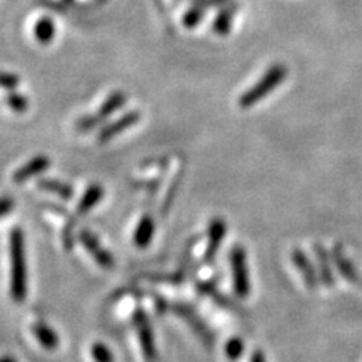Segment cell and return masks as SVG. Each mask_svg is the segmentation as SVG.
I'll use <instances>...</instances> for the list:
<instances>
[{
	"label": "cell",
	"instance_id": "11",
	"mask_svg": "<svg viewBox=\"0 0 362 362\" xmlns=\"http://www.w3.org/2000/svg\"><path fill=\"white\" fill-rule=\"evenodd\" d=\"M332 258H334L335 266H337L338 270H339V274L343 275V278H344L346 281L352 282V284H355V286L362 287V278H361V275L358 274V270H356V267L354 266V263L350 262V259L346 258V255H344V252H343L341 245H337V246L334 247Z\"/></svg>",
	"mask_w": 362,
	"mask_h": 362
},
{
	"label": "cell",
	"instance_id": "23",
	"mask_svg": "<svg viewBox=\"0 0 362 362\" xmlns=\"http://www.w3.org/2000/svg\"><path fill=\"white\" fill-rule=\"evenodd\" d=\"M20 85V77L14 73H0V88L14 90Z\"/></svg>",
	"mask_w": 362,
	"mask_h": 362
},
{
	"label": "cell",
	"instance_id": "5",
	"mask_svg": "<svg viewBox=\"0 0 362 362\" xmlns=\"http://www.w3.org/2000/svg\"><path fill=\"white\" fill-rule=\"evenodd\" d=\"M141 119V113L138 110H132L124 113L122 117H119L117 121H113L107 126H105L101 129V132L98 133V142L106 144L110 142L112 139H115L117 136H119L122 132H126L129 129H132L133 126L139 122Z\"/></svg>",
	"mask_w": 362,
	"mask_h": 362
},
{
	"label": "cell",
	"instance_id": "7",
	"mask_svg": "<svg viewBox=\"0 0 362 362\" xmlns=\"http://www.w3.org/2000/svg\"><path fill=\"white\" fill-rule=\"evenodd\" d=\"M52 160L47 156H35L32 157L28 163L20 166L17 171L13 174V180L16 185H23L29 181L30 178H35L44 174L50 168Z\"/></svg>",
	"mask_w": 362,
	"mask_h": 362
},
{
	"label": "cell",
	"instance_id": "20",
	"mask_svg": "<svg viewBox=\"0 0 362 362\" xmlns=\"http://www.w3.org/2000/svg\"><path fill=\"white\" fill-rule=\"evenodd\" d=\"M204 16H206V8H202L199 5H195L194 8H190L187 13L183 17V25L187 29H194L197 28L199 23L202 21Z\"/></svg>",
	"mask_w": 362,
	"mask_h": 362
},
{
	"label": "cell",
	"instance_id": "17",
	"mask_svg": "<svg viewBox=\"0 0 362 362\" xmlns=\"http://www.w3.org/2000/svg\"><path fill=\"white\" fill-rule=\"evenodd\" d=\"M54 35L56 26L53 18L50 17H41L35 23V26H33V37H35V40L42 45L50 44L54 40Z\"/></svg>",
	"mask_w": 362,
	"mask_h": 362
},
{
	"label": "cell",
	"instance_id": "10",
	"mask_svg": "<svg viewBox=\"0 0 362 362\" xmlns=\"http://www.w3.org/2000/svg\"><path fill=\"white\" fill-rule=\"evenodd\" d=\"M291 258H293L294 266H296V269L299 270V274L303 278L305 286H307L310 290H315L317 286H319V278H317L314 266L311 264L307 254H305L302 249L296 247V249H293Z\"/></svg>",
	"mask_w": 362,
	"mask_h": 362
},
{
	"label": "cell",
	"instance_id": "9",
	"mask_svg": "<svg viewBox=\"0 0 362 362\" xmlns=\"http://www.w3.org/2000/svg\"><path fill=\"white\" fill-rule=\"evenodd\" d=\"M225 234H226L225 221L221 218L213 219L209 225V245L206 247V254H204L206 263H211L214 257H216Z\"/></svg>",
	"mask_w": 362,
	"mask_h": 362
},
{
	"label": "cell",
	"instance_id": "6",
	"mask_svg": "<svg viewBox=\"0 0 362 362\" xmlns=\"http://www.w3.org/2000/svg\"><path fill=\"white\" fill-rule=\"evenodd\" d=\"M78 239H81L82 245L86 247V251L90 254L95 262L103 267V269H112L113 264H115V259H113L112 254L101 246L97 237L90 233L89 230H83L81 234H78Z\"/></svg>",
	"mask_w": 362,
	"mask_h": 362
},
{
	"label": "cell",
	"instance_id": "14",
	"mask_svg": "<svg viewBox=\"0 0 362 362\" xmlns=\"http://www.w3.org/2000/svg\"><path fill=\"white\" fill-rule=\"evenodd\" d=\"M38 187L44 192H49V194H53L58 198L64 201H70L74 197V189L64 183V181H59L56 178H41L38 181Z\"/></svg>",
	"mask_w": 362,
	"mask_h": 362
},
{
	"label": "cell",
	"instance_id": "18",
	"mask_svg": "<svg viewBox=\"0 0 362 362\" xmlns=\"http://www.w3.org/2000/svg\"><path fill=\"white\" fill-rule=\"evenodd\" d=\"M32 332L37 337L38 343L47 350H54L59 346V338L56 332L44 323H35L32 326Z\"/></svg>",
	"mask_w": 362,
	"mask_h": 362
},
{
	"label": "cell",
	"instance_id": "8",
	"mask_svg": "<svg viewBox=\"0 0 362 362\" xmlns=\"http://www.w3.org/2000/svg\"><path fill=\"white\" fill-rule=\"evenodd\" d=\"M134 323L136 327H138V335H139V341L142 346V352L145 359L148 362H154L156 359V346H154V338H153V331L148 319L144 313H138L134 317Z\"/></svg>",
	"mask_w": 362,
	"mask_h": 362
},
{
	"label": "cell",
	"instance_id": "16",
	"mask_svg": "<svg viewBox=\"0 0 362 362\" xmlns=\"http://www.w3.org/2000/svg\"><path fill=\"white\" fill-rule=\"evenodd\" d=\"M313 249L315 251L317 259H319V264H320V279H322V282L327 287H334L335 278H334V272L331 269V259H329V257H327V252L325 251V247L320 243H315L313 246Z\"/></svg>",
	"mask_w": 362,
	"mask_h": 362
},
{
	"label": "cell",
	"instance_id": "19",
	"mask_svg": "<svg viewBox=\"0 0 362 362\" xmlns=\"http://www.w3.org/2000/svg\"><path fill=\"white\" fill-rule=\"evenodd\" d=\"M5 101L8 107L16 112V113H25L28 109H29V100L26 95H23L20 93H17V90H9V93L6 94L5 97Z\"/></svg>",
	"mask_w": 362,
	"mask_h": 362
},
{
	"label": "cell",
	"instance_id": "12",
	"mask_svg": "<svg viewBox=\"0 0 362 362\" xmlns=\"http://www.w3.org/2000/svg\"><path fill=\"white\" fill-rule=\"evenodd\" d=\"M154 230H156L154 219L150 216V214H144V216L139 221V223H138V226H136L134 234H133L134 245L141 247V249L148 246L153 240Z\"/></svg>",
	"mask_w": 362,
	"mask_h": 362
},
{
	"label": "cell",
	"instance_id": "22",
	"mask_svg": "<svg viewBox=\"0 0 362 362\" xmlns=\"http://www.w3.org/2000/svg\"><path fill=\"white\" fill-rule=\"evenodd\" d=\"M243 350H245V344H243L242 339L240 338H233L225 346V355L228 356L230 359L235 361L243 355Z\"/></svg>",
	"mask_w": 362,
	"mask_h": 362
},
{
	"label": "cell",
	"instance_id": "25",
	"mask_svg": "<svg viewBox=\"0 0 362 362\" xmlns=\"http://www.w3.org/2000/svg\"><path fill=\"white\" fill-rule=\"evenodd\" d=\"M195 5H199L202 8H218V6H223L225 4H228L230 0H194Z\"/></svg>",
	"mask_w": 362,
	"mask_h": 362
},
{
	"label": "cell",
	"instance_id": "2",
	"mask_svg": "<svg viewBox=\"0 0 362 362\" xmlns=\"http://www.w3.org/2000/svg\"><path fill=\"white\" fill-rule=\"evenodd\" d=\"M287 74L288 70L284 64L272 65L254 86L245 90L240 95L239 106L242 109H251L252 106L258 105L259 101H263L269 94L274 93L276 88L284 83Z\"/></svg>",
	"mask_w": 362,
	"mask_h": 362
},
{
	"label": "cell",
	"instance_id": "4",
	"mask_svg": "<svg viewBox=\"0 0 362 362\" xmlns=\"http://www.w3.org/2000/svg\"><path fill=\"white\" fill-rule=\"evenodd\" d=\"M231 270H233V284L234 291L239 298H246L251 291V284H249V272L246 262V251L242 246H234L231 255Z\"/></svg>",
	"mask_w": 362,
	"mask_h": 362
},
{
	"label": "cell",
	"instance_id": "13",
	"mask_svg": "<svg viewBox=\"0 0 362 362\" xmlns=\"http://www.w3.org/2000/svg\"><path fill=\"white\" fill-rule=\"evenodd\" d=\"M105 198V189L101 187L100 185H90L86 190L83 197L78 201L77 206V213L78 214H86L93 209H95L98 204L101 202V199Z\"/></svg>",
	"mask_w": 362,
	"mask_h": 362
},
{
	"label": "cell",
	"instance_id": "3",
	"mask_svg": "<svg viewBox=\"0 0 362 362\" xmlns=\"http://www.w3.org/2000/svg\"><path fill=\"white\" fill-rule=\"evenodd\" d=\"M126 103H127V94L122 93V90H115V93H112L103 101V105L100 106V109L95 113H90V115L82 117L78 119L76 124V129L82 133L94 130L97 126H100V124H103L107 118H110L117 110L126 106Z\"/></svg>",
	"mask_w": 362,
	"mask_h": 362
},
{
	"label": "cell",
	"instance_id": "21",
	"mask_svg": "<svg viewBox=\"0 0 362 362\" xmlns=\"http://www.w3.org/2000/svg\"><path fill=\"white\" fill-rule=\"evenodd\" d=\"M90 356L95 362H113V355L103 343H94L90 347Z\"/></svg>",
	"mask_w": 362,
	"mask_h": 362
},
{
	"label": "cell",
	"instance_id": "15",
	"mask_svg": "<svg viewBox=\"0 0 362 362\" xmlns=\"http://www.w3.org/2000/svg\"><path fill=\"white\" fill-rule=\"evenodd\" d=\"M235 11H237L235 5H228L223 9H221V13H218L216 18H214V21H213V30L216 32L218 35L225 37L231 32Z\"/></svg>",
	"mask_w": 362,
	"mask_h": 362
},
{
	"label": "cell",
	"instance_id": "24",
	"mask_svg": "<svg viewBox=\"0 0 362 362\" xmlns=\"http://www.w3.org/2000/svg\"><path fill=\"white\" fill-rule=\"evenodd\" d=\"M13 209H14V201L13 199H11L9 197L0 198V219L6 216V214Z\"/></svg>",
	"mask_w": 362,
	"mask_h": 362
},
{
	"label": "cell",
	"instance_id": "26",
	"mask_svg": "<svg viewBox=\"0 0 362 362\" xmlns=\"http://www.w3.org/2000/svg\"><path fill=\"white\" fill-rule=\"evenodd\" d=\"M251 362H267V361L262 350H257V352H254L251 356Z\"/></svg>",
	"mask_w": 362,
	"mask_h": 362
},
{
	"label": "cell",
	"instance_id": "1",
	"mask_svg": "<svg viewBox=\"0 0 362 362\" xmlns=\"http://www.w3.org/2000/svg\"><path fill=\"white\" fill-rule=\"evenodd\" d=\"M11 254V296L16 302H23L28 296V266L25 234L14 228L9 234Z\"/></svg>",
	"mask_w": 362,
	"mask_h": 362
},
{
	"label": "cell",
	"instance_id": "27",
	"mask_svg": "<svg viewBox=\"0 0 362 362\" xmlns=\"http://www.w3.org/2000/svg\"><path fill=\"white\" fill-rule=\"evenodd\" d=\"M0 362H17L14 358H2L0 359Z\"/></svg>",
	"mask_w": 362,
	"mask_h": 362
}]
</instances>
